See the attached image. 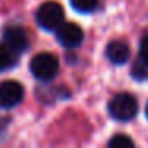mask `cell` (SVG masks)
Returning <instances> with one entry per match:
<instances>
[{
    "instance_id": "4fadbf2b",
    "label": "cell",
    "mask_w": 148,
    "mask_h": 148,
    "mask_svg": "<svg viewBox=\"0 0 148 148\" xmlns=\"http://www.w3.org/2000/svg\"><path fill=\"white\" fill-rule=\"evenodd\" d=\"M145 115H147V118H148V102H147V108H145Z\"/></svg>"
},
{
    "instance_id": "7c38bea8",
    "label": "cell",
    "mask_w": 148,
    "mask_h": 148,
    "mask_svg": "<svg viewBox=\"0 0 148 148\" xmlns=\"http://www.w3.org/2000/svg\"><path fill=\"white\" fill-rule=\"evenodd\" d=\"M140 58L148 62V35H145L140 43Z\"/></svg>"
},
{
    "instance_id": "8992f818",
    "label": "cell",
    "mask_w": 148,
    "mask_h": 148,
    "mask_svg": "<svg viewBox=\"0 0 148 148\" xmlns=\"http://www.w3.org/2000/svg\"><path fill=\"white\" fill-rule=\"evenodd\" d=\"M24 88L19 81L7 80L0 84V108H13L23 100Z\"/></svg>"
},
{
    "instance_id": "ba28073f",
    "label": "cell",
    "mask_w": 148,
    "mask_h": 148,
    "mask_svg": "<svg viewBox=\"0 0 148 148\" xmlns=\"http://www.w3.org/2000/svg\"><path fill=\"white\" fill-rule=\"evenodd\" d=\"M16 53L11 51L5 43L0 45V72H5L16 64Z\"/></svg>"
},
{
    "instance_id": "8fae6325",
    "label": "cell",
    "mask_w": 148,
    "mask_h": 148,
    "mask_svg": "<svg viewBox=\"0 0 148 148\" xmlns=\"http://www.w3.org/2000/svg\"><path fill=\"white\" fill-rule=\"evenodd\" d=\"M108 147L110 148H132L134 147V140L124 134H116L115 137H112L108 140Z\"/></svg>"
},
{
    "instance_id": "6da1fadb",
    "label": "cell",
    "mask_w": 148,
    "mask_h": 148,
    "mask_svg": "<svg viewBox=\"0 0 148 148\" xmlns=\"http://www.w3.org/2000/svg\"><path fill=\"white\" fill-rule=\"evenodd\" d=\"M138 103L132 94L129 92H121L116 94L112 100L108 102V113L113 119L116 121H131L135 115H137Z\"/></svg>"
},
{
    "instance_id": "9c48e42d",
    "label": "cell",
    "mask_w": 148,
    "mask_h": 148,
    "mask_svg": "<svg viewBox=\"0 0 148 148\" xmlns=\"http://www.w3.org/2000/svg\"><path fill=\"white\" fill-rule=\"evenodd\" d=\"M132 77L138 81H143L148 78V62L145 59L138 58L132 65Z\"/></svg>"
},
{
    "instance_id": "7a4b0ae2",
    "label": "cell",
    "mask_w": 148,
    "mask_h": 148,
    "mask_svg": "<svg viewBox=\"0 0 148 148\" xmlns=\"http://www.w3.org/2000/svg\"><path fill=\"white\" fill-rule=\"evenodd\" d=\"M30 72L40 81H49L58 75L59 61L51 53H40L30 61Z\"/></svg>"
},
{
    "instance_id": "277c9868",
    "label": "cell",
    "mask_w": 148,
    "mask_h": 148,
    "mask_svg": "<svg viewBox=\"0 0 148 148\" xmlns=\"http://www.w3.org/2000/svg\"><path fill=\"white\" fill-rule=\"evenodd\" d=\"M3 43L16 54L24 53L29 48V35L21 26H7L3 29Z\"/></svg>"
},
{
    "instance_id": "5b68a950",
    "label": "cell",
    "mask_w": 148,
    "mask_h": 148,
    "mask_svg": "<svg viewBox=\"0 0 148 148\" xmlns=\"http://www.w3.org/2000/svg\"><path fill=\"white\" fill-rule=\"evenodd\" d=\"M83 29L75 23H62L56 29V38L64 48H77L83 42Z\"/></svg>"
},
{
    "instance_id": "30bf717a",
    "label": "cell",
    "mask_w": 148,
    "mask_h": 148,
    "mask_svg": "<svg viewBox=\"0 0 148 148\" xmlns=\"http://www.w3.org/2000/svg\"><path fill=\"white\" fill-rule=\"evenodd\" d=\"M99 0H70V5L78 13H91L96 10Z\"/></svg>"
},
{
    "instance_id": "3957f363",
    "label": "cell",
    "mask_w": 148,
    "mask_h": 148,
    "mask_svg": "<svg viewBox=\"0 0 148 148\" xmlns=\"http://www.w3.org/2000/svg\"><path fill=\"white\" fill-rule=\"evenodd\" d=\"M64 8L58 3V2H45L43 5H40V8L37 10L35 19L42 29L45 30H54L64 23Z\"/></svg>"
},
{
    "instance_id": "52a82bcc",
    "label": "cell",
    "mask_w": 148,
    "mask_h": 148,
    "mask_svg": "<svg viewBox=\"0 0 148 148\" xmlns=\"http://www.w3.org/2000/svg\"><path fill=\"white\" fill-rule=\"evenodd\" d=\"M105 56L112 64L121 65V64H124V62H127L129 56H131V51H129V46L126 45L124 42L115 40V42H110L108 45H107Z\"/></svg>"
}]
</instances>
